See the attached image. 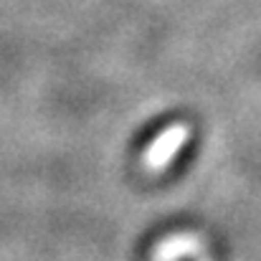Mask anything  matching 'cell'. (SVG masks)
I'll return each mask as SVG.
<instances>
[]
</instances>
